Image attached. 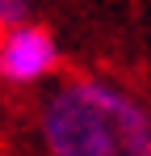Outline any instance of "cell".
I'll return each mask as SVG.
<instances>
[{"instance_id": "cell-1", "label": "cell", "mask_w": 151, "mask_h": 156, "mask_svg": "<svg viewBox=\"0 0 151 156\" xmlns=\"http://www.w3.org/2000/svg\"><path fill=\"white\" fill-rule=\"evenodd\" d=\"M42 156H151V110L105 76L72 72L34 105Z\"/></svg>"}, {"instance_id": "cell-2", "label": "cell", "mask_w": 151, "mask_h": 156, "mask_svg": "<svg viewBox=\"0 0 151 156\" xmlns=\"http://www.w3.org/2000/svg\"><path fill=\"white\" fill-rule=\"evenodd\" d=\"M55 72H59V42L50 38V30L34 21L0 30V84L34 89L46 84Z\"/></svg>"}, {"instance_id": "cell-3", "label": "cell", "mask_w": 151, "mask_h": 156, "mask_svg": "<svg viewBox=\"0 0 151 156\" xmlns=\"http://www.w3.org/2000/svg\"><path fill=\"white\" fill-rule=\"evenodd\" d=\"M29 13H34V0H0V30L29 21Z\"/></svg>"}]
</instances>
